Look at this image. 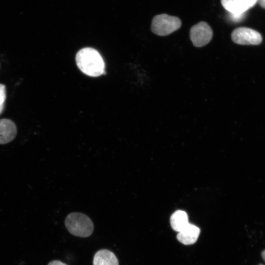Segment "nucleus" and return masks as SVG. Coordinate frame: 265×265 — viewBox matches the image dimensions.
<instances>
[{"mask_svg":"<svg viewBox=\"0 0 265 265\" xmlns=\"http://www.w3.org/2000/svg\"><path fill=\"white\" fill-rule=\"evenodd\" d=\"M48 265H68L60 261L54 260L51 262Z\"/></svg>","mask_w":265,"mask_h":265,"instance_id":"13","label":"nucleus"},{"mask_svg":"<svg viewBox=\"0 0 265 265\" xmlns=\"http://www.w3.org/2000/svg\"><path fill=\"white\" fill-rule=\"evenodd\" d=\"M93 265H119L118 259L115 255L107 249L99 250L95 254Z\"/></svg>","mask_w":265,"mask_h":265,"instance_id":"9","label":"nucleus"},{"mask_svg":"<svg viewBox=\"0 0 265 265\" xmlns=\"http://www.w3.org/2000/svg\"><path fill=\"white\" fill-rule=\"evenodd\" d=\"M258 1L262 7L265 8V0H258Z\"/></svg>","mask_w":265,"mask_h":265,"instance_id":"14","label":"nucleus"},{"mask_svg":"<svg viewBox=\"0 0 265 265\" xmlns=\"http://www.w3.org/2000/svg\"><path fill=\"white\" fill-rule=\"evenodd\" d=\"M6 99V89L4 84L0 83V106L4 104Z\"/></svg>","mask_w":265,"mask_h":265,"instance_id":"11","label":"nucleus"},{"mask_svg":"<svg viewBox=\"0 0 265 265\" xmlns=\"http://www.w3.org/2000/svg\"><path fill=\"white\" fill-rule=\"evenodd\" d=\"M230 14V16L231 18L235 21H238L240 20L241 19H242L243 17V15L244 13L241 14Z\"/></svg>","mask_w":265,"mask_h":265,"instance_id":"12","label":"nucleus"},{"mask_svg":"<svg viewBox=\"0 0 265 265\" xmlns=\"http://www.w3.org/2000/svg\"><path fill=\"white\" fill-rule=\"evenodd\" d=\"M172 229L177 232H180L189 223L186 213L181 210L175 212L171 215L170 219Z\"/></svg>","mask_w":265,"mask_h":265,"instance_id":"10","label":"nucleus"},{"mask_svg":"<svg viewBox=\"0 0 265 265\" xmlns=\"http://www.w3.org/2000/svg\"><path fill=\"white\" fill-rule=\"evenodd\" d=\"M258 0H221L223 7L230 13L241 14L252 7Z\"/></svg>","mask_w":265,"mask_h":265,"instance_id":"6","label":"nucleus"},{"mask_svg":"<svg viewBox=\"0 0 265 265\" xmlns=\"http://www.w3.org/2000/svg\"><path fill=\"white\" fill-rule=\"evenodd\" d=\"M182 25L177 17L162 14L155 16L152 22V31L159 36H166L178 30Z\"/></svg>","mask_w":265,"mask_h":265,"instance_id":"3","label":"nucleus"},{"mask_svg":"<svg viewBox=\"0 0 265 265\" xmlns=\"http://www.w3.org/2000/svg\"><path fill=\"white\" fill-rule=\"evenodd\" d=\"M213 32L210 26L205 22H200L194 25L190 30V38L196 47H201L209 43Z\"/></svg>","mask_w":265,"mask_h":265,"instance_id":"4","label":"nucleus"},{"mask_svg":"<svg viewBox=\"0 0 265 265\" xmlns=\"http://www.w3.org/2000/svg\"><path fill=\"white\" fill-rule=\"evenodd\" d=\"M3 108H4V104H2V105L0 106V114L2 112V111L3 110Z\"/></svg>","mask_w":265,"mask_h":265,"instance_id":"15","label":"nucleus"},{"mask_svg":"<svg viewBox=\"0 0 265 265\" xmlns=\"http://www.w3.org/2000/svg\"><path fill=\"white\" fill-rule=\"evenodd\" d=\"M231 38L234 43L240 45H258L262 41L259 32L245 27L235 29L231 34Z\"/></svg>","mask_w":265,"mask_h":265,"instance_id":"5","label":"nucleus"},{"mask_svg":"<svg viewBox=\"0 0 265 265\" xmlns=\"http://www.w3.org/2000/svg\"><path fill=\"white\" fill-rule=\"evenodd\" d=\"M262 256L264 260L265 261V250L263 251L262 253Z\"/></svg>","mask_w":265,"mask_h":265,"instance_id":"16","label":"nucleus"},{"mask_svg":"<svg viewBox=\"0 0 265 265\" xmlns=\"http://www.w3.org/2000/svg\"><path fill=\"white\" fill-rule=\"evenodd\" d=\"M200 233V229L196 226L188 223L183 230L178 232L177 239L185 245L194 243Z\"/></svg>","mask_w":265,"mask_h":265,"instance_id":"8","label":"nucleus"},{"mask_svg":"<svg viewBox=\"0 0 265 265\" xmlns=\"http://www.w3.org/2000/svg\"><path fill=\"white\" fill-rule=\"evenodd\" d=\"M262 265V264H260V265Z\"/></svg>","mask_w":265,"mask_h":265,"instance_id":"17","label":"nucleus"},{"mask_svg":"<svg viewBox=\"0 0 265 265\" xmlns=\"http://www.w3.org/2000/svg\"><path fill=\"white\" fill-rule=\"evenodd\" d=\"M65 225L68 231L72 235L85 238L91 235L94 225L90 218L80 212L69 213L65 220Z\"/></svg>","mask_w":265,"mask_h":265,"instance_id":"2","label":"nucleus"},{"mask_svg":"<svg viewBox=\"0 0 265 265\" xmlns=\"http://www.w3.org/2000/svg\"><path fill=\"white\" fill-rule=\"evenodd\" d=\"M76 61L80 70L87 76L96 77L105 74L103 59L93 48L87 47L80 50L76 54Z\"/></svg>","mask_w":265,"mask_h":265,"instance_id":"1","label":"nucleus"},{"mask_svg":"<svg viewBox=\"0 0 265 265\" xmlns=\"http://www.w3.org/2000/svg\"><path fill=\"white\" fill-rule=\"evenodd\" d=\"M17 134L15 123L8 119L0 120V144L8 143L13 140Z\"/></svg>","mask_w":265,"mask_h":265,"instance_id":"7","label":"nucleus"}]
</instances>
